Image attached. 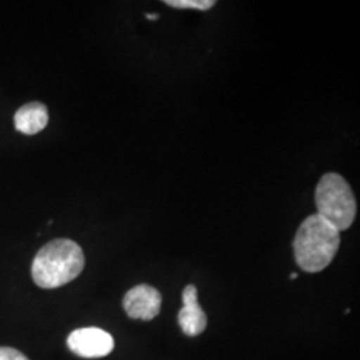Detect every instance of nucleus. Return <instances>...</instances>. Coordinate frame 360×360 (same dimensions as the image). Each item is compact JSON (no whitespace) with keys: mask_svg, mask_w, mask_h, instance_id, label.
<instances>
[{"mask_svg":"<svg viewBox=\"0 0 360 360\" xmlns=\"http://www.w3.org/2000/svg\"><path fill=\"white\" fill-rule=\"evenodd\" d=\"M84 264L80 245L70 239H55L40 248L32 262L31 275L39 287L51 290L77 279Z\"/></svg>","mask_w":360,"mask_h":360,"instance_id":"obj_1","label":"nucleus"},{"mask_svg":"<svg viewBox=\"0 0 360 360\" xmlns=\"http://www.w3.org/2000/svg\"><path fill=\"white\" fill-rule=\"evenodd\" d=\"M340 245V232L314 214L300 224L294 239L297 266L306 272H321L333 260Z\"/></svg>","mask_w":360,"mask_h":360,"instance_id":"obj_2","label":"nucleus"},{"mask_svg":"<svg viewBox=\"0 0 360 360\" xmlns=\"http://www.w3.org/2000/svg\"><path fill=\"white\" fill-rule=\"evenodd\" d=\"M318 215L334 226L338 231L351 227L356 217V199L347 180L339 174L323 175L315 190Z\"/></svg>","mask_w":360,"mask_h":360,"instance_id":"obj_3","label":"nucleus"},{"mask_svg":"<svg viewBox=\"0 0 360 360\" xmlns=\"http://www.w3.org/2000/svg\"><path fill=\"white\" fill-rule=\"evenodd\" d=\"M67 345L70 349L82 358H103L114 349L112 336L96 327L79 328L71 333Z\"/></svg>","mask_w":360,"mask_h":360,"instance_id":"obj_4","label":"nucleus"},{"mask_svg":"<svg viewBox=\"0 0 360 360\" xmlns=\"http://www.w3.org/2000/svg\"><path fill=\"white\" fill-rule=\"evenodd\" d=\"M123 307L132 319L151 321L160 312L162 295L154 287L148 284H139L126 294L123 299Z\"/></svg>","mask_w":360,"mask_h":360,"instance_id":"obj_5","label":"nucleus"},{"mask_svg":"<svg viewBox=\"0 0 360 360\" xmlns=\"http://www.w3.org/2000/svg\"><path fill=\"white\" fill-rule=\"evenodd\" d=\"M183 307L178 315L181 331L188 336H196L206 330L207 316L198 302V290L190 284L183 290Z\"/></svg>","mask_w":360,"mask_h":360,"instance_id":"obj_6","label":"nucleus"},{"mask_svg":"<svg viewBox=\"0 0 360 360\" xmlns=\"http://www.w3.org/2000/svg\"><path fill=\"white\" fill-rule=\"evenodd\" d=\"M15 129L25 135H37L49 124L47 107L40 102H30L20 107L15 117Z\"/></svg>","mask_w":360,"mask_h":360,"instance_id":"obj_7","label":"nucleus"},{"mask_svg":"<svg viewBox=\"0 0 360 360\" xmlns=\"http://www.w3.org/2000/svg\"><path fill=\"white\" fill-rule=\"evenodd\" d=\"M165 4L174 8H193L207 11L215 6L214 0H165Z\"/></svg>","mask_w":360,"mask_h":360,"instance_id":"obj_8","label":"nucleus"},{"mask_svg":"<svg viewBox=\"0 0 360 360\" xmlns=\"http://www.w3.org/2000/svg\"><path fill=\"white\" fill-rule=\"evenodd\" d=\"M0 360H28V358L15 348L0 347Z\"/></svg>","mask_w":360,"mask_h":360,"instance_id":"obj_9","label":"nucleus"},{"mask_svg":"<svg viewBox=\"0 0 360 360\" xmlns=\"http://www.w3.org/2000/svg\"><path fill=\"white\" fill-rule=\"evenodd\" d=\"M147 18H148L150 20H156V19H158V15H150V13H147Z\"/></svg>","mask_w":360,"mask_h":360,"instance_id":"obj_10","label":"nucleus"},{"mask_svg":"<svg viewBox=\"0 0 360 360\" xmlns=\"http://www.w3.org/2000/svg\"><path fill=\"white\" fill-rule=\"evenodd\" d=\"M290 278H291V279H296V278H297V275H296V274H292Z\"/></svg>","mask_w":360,"mask_h":360,"instance_id":"obj_11","label":"nucleus"}]
</instances>
